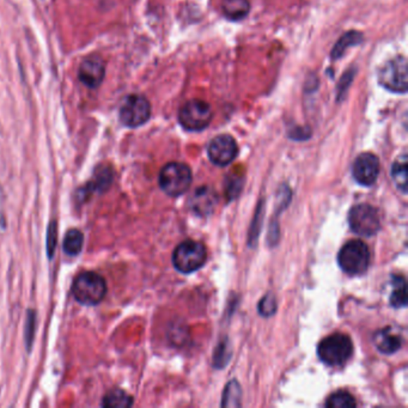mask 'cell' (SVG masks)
I'll list each match as a JSON object with an SVG mask.
<instances>
[{
    "label": "cell",
    "instance_id": "22",
    "mask_svg": "<svg viewBox=\"0 0 408 408\" xmlns=\"http://www.w3.org/2000/svg\"><path fill=\"white\" fill-rule=\"evenodd\" d=\"M241 388L236 382H230L225 388L223 406H240Z\"/></svg>",
    "mask_w": 408,
    "mask_h": 408
},
{
    "label": "cell",
    "instance_id": "7",
    "mask_svg": "<svg viewBox=\"0 0 408 408\" xmlns=\"http://www.w3.org/2000/svg\"><path fill=\"white\" fill-rule=\"evenodd\" d=\"M408 67L405 57H396L387 62L380 70V84L391 93H405L407 91Z\"/></svg>",
    "mask_w": 408,
    "mask_h": 408
},
{
    "label": "cell",
    "instance_id": "6",
    "mask_svg": "<svg viewBox=\"0 0 408 408\" xmlns=\"http://www.w3.org/2000/svg\"><path fill=\"white\" fill-rule=\"evenodd\" d=\"M212 118V108L203 100H191L185 103L178 111L180 124L183 129L191 132L207 129Z\"/></svg>",
    "mask_w": 408,
    "mask_h": 408
},
{
    "label": "cell",
    "instance_id": "15",
    "mask_svg": "<svg viewBox=\"0 0 408 408\" xmlns=\"http://www.w3.org/2000/svg\"><path fill=\"white\" fill-rule=\"evenodd\" d=\"M222 11L230 21H241L248 16L250 4L248 0H223Z\"/></svg>",
    "mask_w": 408,
    "mask_h": 408
},
{
    "label": "cell",
    "instance_id": "5",
    "mask_svg": "<svg viewBox=\"0 0 408 408\" xmlns=\"http://www.w3.org/2000/svg\"><path fill=\"white\" fill-rule=\"evenodd\" d=\"M206 249L196 241H185L174 250L173 263L181 273L189 275L198 271L206 261Z\"/></svg>",
    "mask_w": 408,
    "mask_h": 408
},
{
    "label": "cell",
    "instance_id": "19",
    "mask_svg": "<svg viewBox=\"0 0 408 408\" xmlns=\"http://www.w3.org/2000/svg\"><path fill=\"white\" fill-rule=\"evenodd\" d=\"M83 244H84V236H83V234L77 229H72L65 236L62 247H64V252L67 255L76 257L82 252Z\"/></svg>",
    "mask_w": 408,
    "mask_h": 408
},
{
    "label": "cell",
    "instance_id": "3",
    "mask_svg": "<svg viewBox=\"0 0 408 408\" xmlns=\"http://www.w3.org/2000/svg\"><path fill=\"white\" fill-rule=\"evenodd\" d=\"M337 262L347 275H362L368 270L370 263L368 245L360 240L347 242L339 252Z\"/></svg>",
    "mask_w": 408,
    "mask_h": 408
},
{
    "label": "cell",
    "instance_id": "10",
    "mask_svg": "<svg viewBox=\"0 0 408 408\" xmlns=\"http://www.w3.org/2000/svg\"><path fill=\"white\" fill-rule=\"evenodd\" d=\"M239 147L235 139L229 134H221L213 138L207 147V155L213 165L227 167L235 160Z\"/></svg>",
    "mask_w": 408,
    "mask_h": 408
},
{
    "label": "cell",
    "instance_id": "11",
    "mask_svg": "<svg viewBox=\"0 0 408 408\" xmlns=\"http://www.w3.org/2000/svg\"><path fill=\"white\" fill-rule=\"evenodd\" d=\"M352 174L355 181L363 185V186H371L380 175V160L378 157L365 152L357 157V160L353 163Z\"/></svg>",
    "mask_w": 408,
    "mask_h": 408
},
{
    "label": "cell",
    "instance_id": "4",
    "mask_svg": "<svg viewBox=\"0 0 408 408\" xmlns=\"http://www.w3.org/2000/svg\"><path fill=\"white\" fill-rule=\"evenodd\" d=\"M192 183V170L188 165L171 162L165 165L160 173V188L170 196H182Z\"/></svg>",
    "mask_w": 408,
    "mask_h": 408
},
{
    "label": "cell",
    "instance_id": "2",
    "mask_svg": "<svg viewBox=\"0 0 408 408\" xmlns=\"http://www.w3.org/2000/svg\"><path fill=\"white\" fill-rule=\"evenodd\" d=\"M72 293L82 304L96 306L106 296V280L95 272H85L77 277L72 286Z\"/></svg>",
    "mask_w": 408,
    "mask_h": 408
},
{
    "label": "cell",
    "instance_id": "18",
    "mask_svg": "<svg viewBox=\"0 0 408 408\" xmlns=\"http://www.w3.org/2000/svg\"><path fill=\"white\" fill-rule=\"evenodd\" d=\"M393 293L391 296V304L394 308H404L407 306V288L406 280L401 275L393 277Z\"/></svg>",
    "mask_w": 408,
    "mask_h": 408
},
{
    "label": "cell",
    "instance_id": "12",
    "mask_svg": "<svg viewBox=\"0 0 408 408\" xmlns=\"http://www.w3.org/2000/svg\"><path fill=\"white\" fill-rule=\"evenodd\" d=\"M106 75V65L102 59L93 57L85 59L80 67V80L90 89H96L102 83Z\"/></svg>",
    "mask_w": 408,
    "mask_h": 408
},
{
    "label": "cell",
    "instance_id": "23",
    "mask_svg": "<svg viewBox=\"0 0 408 408\" xmlns=\"http://www.w3.org/2000/svg\"><path fill=\"white\" fill-rule=\"evenodd\" d=\"M277 310V301L272 293H268L262 298L261 302L259 304V311L262 316H271Z\"/></svg>",
    "mask_w": 408,
    "mask_h": 408
},
{
    "label": "cell",
    "instance_id": "16",
    "mask_svg": "<svg viewBox=\"0 0 408 408\" xmlns=\"http://www.w3.org/2000/svg\"><path fill=\"white\" fill-rule=\"evenodd\" d=\"M363 41V35L358 33V31H349L345 35L339 39L337 45L334 46L331 57L334 60L340 58L346 52V49L352 46L360 45V42Z\"/></svg>",
    "mask_w": 408,
    "mask_h": 408
},
{
    "label": "cell",
    "instance_id": "13",
    "mask_svg": "<svg viewBox=\"0 0 408 408\" xmlns=\"http://www.w3.org/2000/svg\"><path fill=\"white\" fill-rule=\"evenodd\" d=\"M217 194L209 187H200L192 196L189 206L199 216H209L217 204Z\"/></svg>",
    "mask_w": 408,
    "mask_h": 408
},
{
    "label": "cell",
    "instance_id": "17",
    "mask_svg": "<svg viewBox=\"0 0 408 408\" xmlns=\"http://www.w3.org/2000/svg\"><path fill=\"white\" fill-rule=\"evenodd\" d=\"M391 176L398 189L402 193H406L407 192V156H400L399 158L395 160L394 165L391 167Z\"/></svg>",
    "mask_w": 408,
    "mask_h": 408
},
{
    "label": "cell",
    "instance_id": "9",
    "mask_svg": "<svg viewBox=\"0 0 408 408\" xmlns=\"http://www.w3.org/2000/svg\"><path fill=\"white\" fill-rule=\"evenodd\" d=\"M151 116V106L144 96L131 95L120 109V120L127 127H139Z\"/></svg>",
    "mask_w": 408,
    "mask_h": 408
},
{
    "label": "cell",
    "instance_id": "21",
    "mask_svg": "<svg viewBox=\"0 0 408 408\" xmlns=\"http://www.w3.org/2000/svg\"><path fill=\"white\" fill-rule=\"evenodd\" d=\"M104 407H129L133 405V400L122 391H114L103 399Z\"/></svg>",
    "mask_w": 408,
    "mask_h": 408
},
{
    "label": "cell",
    "instance_id": "1",
    "mask_svg": "<svg viewBox=\"0 0 408 408\" xmlns=\"http://www.w3.org/2000/svg\"><path fill=\"white\" fill-rule=\"evenodd\" d=\"M353 353V344L350 337L335 333L329 337H324L317 347V355L319 360L331 367H340L350 360Z\"/></svg>",
    "mask_w": 408,
    "mask_h": 408
},
{
    "label": "cell",
    "instance_id": "14",
    "mask_svg": "<svg viewBox=\"0 0 408 408\" xmlns=\"http://www.w3.org/2000/svg\"><path fill=\"white\" fill-rule=\"evenodd\" d=\"M373 342H375L378 350L382 353H384V355L395 353L396 351L401 349V345H402L401 337H400L399 334L393 332L389 327L378 331L376 335H375Z\"/></svg>",
    "mask_w": 408,
    "mask_h": 408
},
{
    "label": "cell",
    "instance_id": "24",
    "mask_svg": "<svg viewBox=\"0 0 408 408\" xmlns=\"http://www.w3.org/2000/svg\"><path fill=\"white\" fill-rule=\"evenodd\" d=\"M353 77H355V71H352V70H349V71L344 75V77L342 78V82H340V84H339V89H337V91H339V93H337V98H342V96H344V93H346L349 86H350L351 83H352Z\"/></svg>",
    "mask_w": 408,
    "mask_h": 408
},
{
    "label": "cell",
    "instance_id": "20",
    "mask_svg": "<svg viewBox=\"0 0 408 408\" xmlns=\"http://www.w3.org/2000/svg\"><path fill=\"white\" fill-rule=\"evenodd\" d=\"M324 405L328 408H355L357 402L349 391H339L331 395Z\"/></svg>",
    "mask_w": 408,
    "mask_h": 408
},
{
    "label": "cell",
    "instance_id": "8",
    "mask_svg": "<svg viewBox=\"0 0 408 408\" xmlns=\"http://www.w3.org/2000/svg\"><path fill=\"white\" fill-rule=\"evenodd\" d=\"M349 223L353 232L365 237L376 235L381 228L378 210L368 204L357 205L352 207L349 213Z\"/></svg>",
    "mask_w": 408,
    "mask_h": 408
}]
</instances>
